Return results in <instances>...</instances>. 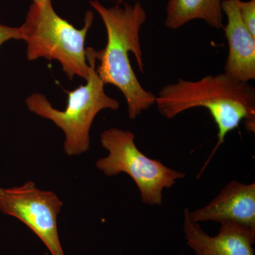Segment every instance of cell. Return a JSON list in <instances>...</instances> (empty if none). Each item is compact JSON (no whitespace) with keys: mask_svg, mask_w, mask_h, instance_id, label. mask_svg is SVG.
I'll use <instances>...</instances> for the list:
<instances>
[{"mask_svg":"<svg viewBox=\"0 0 255 255\" xmlns=\"http://www.w3.org/2000/svg\"><path fill=\"white\" fill-rule=\"evenodd\" d=\"M22 40V31L21 27H11L0 24V47L5 42L10 40Z\"/></svg>","mask_w":255,"mask_h":255,"instance_id":"12","label":"cell"},{"mask_svg":"<svg viewBox=\"0 0 255 255\" xmlns=\"http://www.w3.org/2000/svg\"><path fill=\"white\" fill-rule=\"evenodd\" d=\"M135 139L133 132L118 128L102 132L101 144L109 154L97 159L96 167L107 177L127 174L136 184L144 204L161 206L164 189L173 187L186 174L146 156L137 147Z\"/></svg>","mask_w":255,"mask_h":255,"instance_id":"5","label":"cell"},{"mask_svg":"<svg viewBox=\"0 0 255 255\" xmlns=\"http://www.w3.org/2000/svg\"><path fill=\"white\" fill-rule=\"evenodd\" d=\"M94 21L91 11L85 13V24L78 29L55 12L51 0L32 3L20 27L23 41L27 43L30 61L44 58L56 60L70 80L78 76L87 80L90 75L85 39Z\"/></svg>","mask_w":255,"mask_h":255,"instance_id":"3","label":"cell"},{"mask_svg":"<svg viewBox=\"0 0 255 255\" xmlns=\"http://www.w3.org/2000/svg\"><path fill=\"white\" fill-rule=\"evenodd\" d=\"M240 15L245 26L255 36V0H238Z\"/></svg>","mask_w":255,"mask_h":255,"instance_id":"11","label":"cell"},{"mask_svg":"<svg viewBox=\"0 0 255 255\" xmlns=\"http://www.w3.org/2000/svg\"><path fill=\"white\" fill-rule=\"evenodd\" d=\"M189 214L196 223L229 221L255 228V183L232 181L207 205Z\"/></svg>","mask_w":255,"mask_h":255,"instance_id":"8","label":"cell"},{"mask_svg":"<svg viewBox=\"0 0 255 255\" xmlns=\"http://www.w3.org/2000/svg\"><path fill=\"white\" fill-rule=\"evenodd\" d=\"M63 205L54 192L41 190L31 181L20 187L0 188V211L24 223L51 255H65L57 224Z\"/></svg>","mask_w":255,"mask_h":255,"instance_id":"6","label":"cell"},{"mask_svg":"<svg viewBox=\"0 0 255 255\" xmlns=\"http://www.w3.org/2000/svg\"><path fill=\"white\" fill-rule=\"evenodd\" d=\"M90 3L100 14L107 33V46L103 50H96V58L100 61L96 71L105 85H114L122 92L127 101L128 118L134 120L155 105L156 95L142 87L129 59V53H131L143 73L140 31L147 19V13L139 1L125 4L124 7L117 4L110 8L97 0Z\"/></svg>","mask_w":255,"mask_h":255,"instance_id":"2","label":"cell"},{"mask_svg":"<svg viewBox=\"0 0 255 255\" xmlns=\"http://www.w3.org/2000/svg\"><path fill=\"white\" fill-rule=\"evenodd\" d=\"M90 75L87 83L68 92V103L64 111L56 110L46 96L33 93L26 100L28 110L43 118L52 121L65 133L64 151L68 156L80 155L90 149V131L96 116L101 111H116L118 101L107 95L105 84L97 71L96 50L86 48Z\"/></svg>","mask_w":255,"mask_h":255,"instance_id":"4","label":"cell"},{"mask_svg":"<svg viewBox=\"0 0 255 255\" xmlns=\"http://www.w3.org/2000/svg\"><path fill=\"white\" fill-rule=\"evenodd\" d=\"M189 212L188 208L184 209L183 231L194 255H255V228L222 221L219 233L211 236L191 221Z\"/></svg>","mask_w":255,"mask_h":255,"instance_id":"7","label":"cell"},{"mask_svg":"<svg viewBox=\"0 0 255 255\" xmlns=\"http://www.w3.org/2000/svg\"><path fill=\"white\" fill-rule=\"evenodd\" d=\"M155 105L159 114L174 119L197 107L209 111L218 128V141L200 174L224 143L226 135L243 121L247 130H255V90L248 82L237 81L225 73L208 75L196 81L179 79L159 90Z\"/></svg>","mask_w":255,"mask_h":255,"instance_id":"1","label":"cell"},{"mask_svg":"<svg viewBox=\"0 0 255 255\" xmlns=\"http://www.w3.org/2000/svg\"><path fill=\"white\" fill-rule=\"evenodd\" d=\"M114 1H117V4H120L121 3H122V1H124V0H114Z\"/></svg>","mask_w":255,"mask_h":255,"instance_id":"14","label":"cell"},{"mask_svg":"<svg viewBox=\"0 0 255 255\" xmlns=\"http://www.w3.org/2000/svg\"><path fill=\"white\" fill-rule=\"evenodd\" d=\"M223 0H168L164 25L169 29L182 27L193 20L205 21L211 27L222 29Z\"/></svg>","mask_w":255,"mask_h":255,"instance_id":"10","label":"cell"},{"mask_svg":"<svg viewBox=\"0 0 255 255\" xmlns=\"http://www.w3.org/2000/svg\"><path fill=\"white\" fill-rule=\"evenodd\" d=\"M44 1V0H32L33 3H38L41 2V1Z\"/></svg>","mask_w":255,"mask_h":255,"instance_id":"13","label":"cell"},{"mask_svg":"<svg viewBox=\"0 0 255 255\" xmlns=\"http://www.w3.org/2000/svg\"><path fill=\"white\" fill-rule=\"evenodd\" d=\"M222 11L227 18L223 29L228 44L223 73L237 81L248 83L255 79V36L242 21L238 0H223Z\"/></svg>","mask_w":255,"mask_h":255,"instance_id":"9","label":"cell"}]
</instances>
